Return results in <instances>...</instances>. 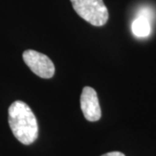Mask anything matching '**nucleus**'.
Segmentation results:
<instances>
[{"label":"nucleus","mask_w":156,"mask_h":156,"mask_svg":"<svg viewBox=\"0 0 156 156\" xmlns=\"http://www.w3.org/2000/svg\"><path fill=\"white\" fill-rule=\"evenodd\" d=\"M9 125L14 136L24 145L32 144L38 136V124L31 108L22 101H16L9 110Z\"/></svg>","instance_id":"nucleus-1"},{"label":"nucleus","mask_w":156,"mask_h":156,"mask_svg":"<svg viewBox=\"0 0 156 156\" xmlns=\"http://www.w3.org/2000/svg\"><path fill=\"white\" fill-rule=\"evenodd\" d=\"M74 10L94 26H103L108 20V11L103 0H70Z\"/></svg>","instance_id":"nucleus-2"},{"label":"nucleus","mask_w":156,"mask_h":156,"mask_svg":"<svg viewBox=\"0 0 156 156\" xmlns=\"http://www.w3.org/2000/svg\"><path fill=\"white\" fill-rule=\"evenodd\" d=\"M23 59L32 72L39 77L49 79L55 74V66L49 56L33 50L23 53Z\"/></svg>","instance_id":"nucleus-3"},{"label":"nucleus","mask_w":156,"mask_h":156,"mask_svg":"<svg viewBox=\"0 0 156 156\" xmlns=\"http://www.w3.org/2000/svg\"><path fill=\"white\" fill-rule=\"evenodd\" d=\"M81 108L85 119L89 122H97L101 117L97 93L91 87H84L81 95Z\"/></svg>","instance_id":"nucleus-4"},{"label":"nucleus","mask_w":156,"mask_h":156,"mask_svg":"<svg viewBox=\"0 0 156 156\" xmlns=\"http://www.w3.org/2000/svg\"><path fill=\"white\" fill-rule=\"evenodd\" d=\"M132 32L137 37H147L151 33L150 21L145 17H138L132 23Z\"/></svg>","instance_id":"nucleus-5"},{"label":"nucleus","mask_w":156,"mask_h":156,"mask_svg":"<svg viewBox=\"0 0 156 156\" xmlns=\"http://www.w3.org/2000/svg\"><path fill=\"white\" fill-rule=\"evenodd\" d=\"M101 156H125V154L121 152H118V151H114V152H109V153L104 154Z\"/></svg>","instance_id":"nucleus-6"}]
</instances>
